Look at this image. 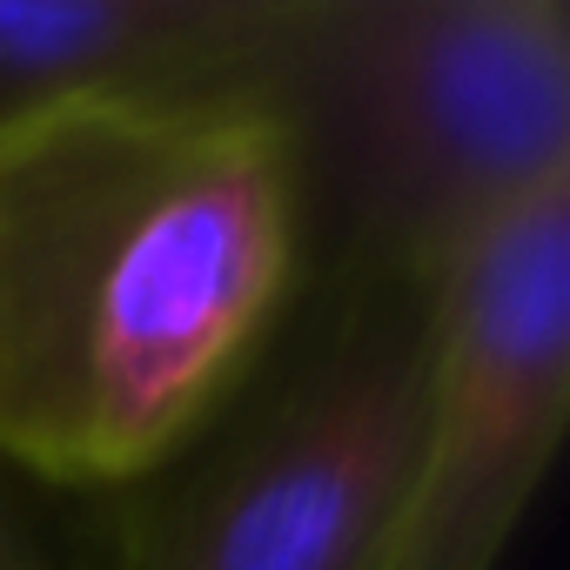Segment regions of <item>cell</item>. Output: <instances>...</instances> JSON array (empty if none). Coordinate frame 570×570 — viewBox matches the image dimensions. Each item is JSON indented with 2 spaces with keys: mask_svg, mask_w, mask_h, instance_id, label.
<instances>
[{
  "mask_svg": "<svg viewBox=\"0 0 570 570\" xmlns=\"http://www.w3.org/2000/svg\"><path fill=\"white\" fill-rule=\"evenodd\" d=\"M423 336L396 570H497L570 410V181L510 202L436 268Z\"/></svg>",
  "mask_w": 570,
  "mask_h": 570,
  "instance_id": "4",
  "label": "cell"
},
{
  "mask_svg": "<svg viewBox=\"0 0 570 570\" xmlns=\"http://www.w3.org/2000/svg\"><path fill=\"white\" fill-rule=\"evenodd\" d=\"M423 356V289H336L323 336L255 410L155 483L121 570H396Z\"/></svg>",
  "mask_w": 570,
  "mask_h": 570,
  "instance_id": "3",
  "label": "cell"
},
{
  "mask_svg": "<svg viewBox=\"0 0 570 570\" xmlns=\"http://www.w3.org/2000/svg\"><path fill=\"white\" fill-rule=\"evenodd\" d=\"M303 289L289 135L262 95H121L0 135V463L161 476Z\"/></svg>",
  "mask_w": 570,
  "mask_h": 570,
  "instance_id": "1",
  "label": "cell"
},
{
  "mask_svg": "<svg viewBox=\"0 0 570 570\" xmlns=\"http://www.w3.org/2000/svg\"><path fill=\"white\" fill-rule=\"evenodd\" d=\"M255 95L330 289H430L510 202L570 181L563 0H289Z\"/></svg>",
  "mask_w": 570,
  "mask_h": 570,
  "instance_id": "2",
  "label": "cell"
},
{
  "mask_svg": "<svg viewBox=\"0 0 570 570\" xmlns=\"http://www.w3.org/2000/svg\"><path fill=\"white\" fill-rule=\"evenodd\" d=\"M0 570H41L35 563V543L8 523V510H0Z\"/></svg>",
  "mask_w": 570,
  "mask_h": 570,
  "instance_id": "6",
  "label": "cell"
},
{
  "mask_svg": "<svg viewBox=\"0 0 570 570\" xmlns=\"http://www.w3.org/2000/svg\"><path fill=\"white\" fill-rule=\"evenodd\" d=\"M289 0H0V135L121 95H255Z\"/></svg>",
  "mask_w": 570,
  "mask_h": 570,
  "instance_id": "5",
  "label": "cell"
}]
</instances>
